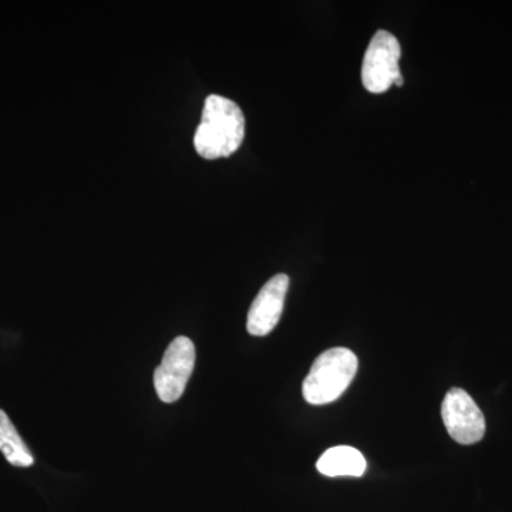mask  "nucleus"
I'll return each instance as SVG.
<instances>
[{
    "instance_id": "1",
    "label": "nucleus",
    "mask_w": 512,
    "mask_h": 512,
    "mask_svg": "<svg viewBox=\"0 0 512 512\" xmlns=\"http://www.w3.org/2000/svg\"><path fill=\"white\" fill-rule=\"evenodd\" d=\"M245 137V116L234 100L211 94L202 109L194 147L205 160L231 157Z\"/></svg>"
},
{
    "instance_id": "2",
    "label": "nucleus",
    "mask_w": 512,
    "mask_h": 512,
    "mask_svg": "<svg viewBox=\"0 0 512 512\" xmlns=\"http://www.w3.org/2000/svg\"><path fill=\"white\" fill-rule=\"evenodd\" d=\"M357 356L348 348H332L316 357L311 372L302 384L306 402L323 406L336 402L353 382L357 373Z\"/></svg>"
},
{
    "instance_id": "3",
    "label": "nucleus",
    "mask_w": 512,
    "mask_h": 512,
    "mask_svg": "<svg viewBox=\"0 0 512 512\" xmlns=\"http://www.w3.org/2000/svg\"><path fill=\"white\" fill-rule=\"evenodd\" d=\"M400 57L402 47L397 37L387 30L376 32L363 57L362 83L367 92L382 94L392 86H403Z\"/></svg>"
},
{
    "instance_id": "4",
    "label": "nucleus",
    "mask_w": 512,
    "mask_h": 512,
    "mask_svg": "<svg viewBox=\"0 0 512 512\" xmlns=\"http://www.w3.org/2000/svg\"><path fill=\"white\" fill-rule=\"evenodd\" d=\"M195 366V346L187 336H178L165 350L154 373V387L161 402L175 403L184 394Z\"/></svg>"
},
{
    "instance_id": "5",
    "label": "nucleus",
    "mask_w": 512,
    "mask_h": 512,
    "mask_svg": "<svg viewBox=\"0 0 512 512\" xmlns=\"http://www.w3.org/2000/svg\"><path fill=\"white\" fill-rule=\"evenodd\" d=\"M441 417L451 439L457 443L470 446L483 440L484 414L466 390L453 387L446 394L441 404Z\"/></svg>"
},
{
    "instance_id": "6",
    "label": "nucleus",
    "mask_w": 512,
    "mask_h": 512,
    "mask_svg": "<svg viewBox=\"0 0 512 512\" xmlns=\"http://www.w3.org/2000/svg\"><path fill=\"white\" fill-rule=\"evenodd\" d=\"M288 289L289 276L285 274L275 275L262 286L249 308L247 320L249 335L266 336L276 328L284 312Z\"/></svg>"
},
{
    "instance_id": "7",
    "label": "nucleus",
    "mask_w": 512,
    "mask_h": 512,
    "mask_svg": "<svg viewBox=\"0 0 512 512\" xmlns=\"http://www.w3.org/2000/svg\"><path fill=\"white\" fill-rule=\"evenodd\" d=\"M366 467L363 454L349 446L329 448L316 463L319 473L326 477H362Z\"/></svg>"
},
{
    "instance_id": "8",
    "label": "nucleus",
    "mask_w": 512,
    "mask_h": 512,
    "mask_svg": "<svg viewBox=\"0 0 512 512\" xmlns=\"http://www.w3.org/2000/svg\"><path fill=\"white\" fill-rule=\"evenodd\" d=\"M0 451L12 466L30 467L35 464L29 447L3 410H0Z\"/></svg>"
}]
</instances>
